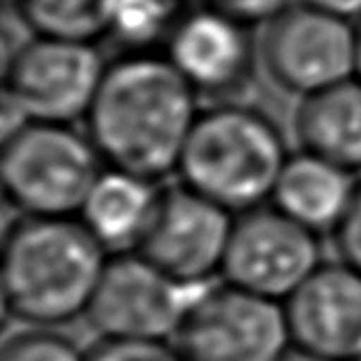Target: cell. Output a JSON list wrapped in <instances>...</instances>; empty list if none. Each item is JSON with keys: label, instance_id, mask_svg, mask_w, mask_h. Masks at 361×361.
Returning <instances> with one entry per match:
<instances>
[{"label": "cell", "instance_id": "1", "mask_svg": "<svg viewBox=\"0 0 361 361\" xmlns=\"http://www.w3.org/2000/svg\"><path fill=\"white\" fill-rule=\"evenodd\" d=\"M197 97L167 55L126 53L106 66L85 117L87 135L108 169L156 183L176 172Z\"/></svg>", "mask_w": 361, "mask_h": 361}, {"label": "cell", "instance_id": "2", "mask_svg": "<svg viewBox=\"0 0 361 361\" xmlns=\"http://www.w3.org/2000/svg\"><path fill=\"white\" fill-rule=\"evenodd\" d=\"M108 256L78 217L21 215L3 240L5 311L25 327L87 316Z\"/></svg>", "mask_w": 361, "mask_h": 361}, {"label": "cell", "instance_id": "3", "mask_svg": "<svg viewBox=\"0 0 361 361\" xmlns=\"http://www.w3.org/2000/svg\"><path fill=\"white\" fill-rule=\"evenodd\" d=\"M286 160V142L272 119L238 103H217L199 110L176 172L183 185L240 215L272 199Z\"/></svg>", "mask_w": 361, "mask_h": 361}, {"label": "cell", "instance_id": "4", "mask_svg": "<svg viewBox=\"0 0 361 361\" xmlns=\"http://www.w3.org/2000/svg\"><path fill=\"white\" fill-rule=\"evenodd\" d=\"M90 135L71 123L27 121L3 137L0 178L7 202L30 217H78L106 172Z\"/></svg>", "mask_w": 361, "mask_h": 361}, {"label": "cell", "instance_id": "5", "mask_svg": "<svg viewBox=\"0 0 361 361\" xmlns=\"http://www.w3.org/2000/svg\"><path fill=\"white\" fill-rule=\"evenodd\" d=\"M169 343L180 361H279L290 336L283 304L222 281L195 298Z\"/></svg>", "mask_w": 361, "mask_h": 361}, {"label": "cell", "instance_id": "6", "mask_svg": "<svg viewBox=\"0 0 361 361\" xmlns=\"http://www.w3.org/2000/svg\"><path fill=\"white\" fill-rule=\"evenodd\" d=\"M259 55L281 90L309 97L357 75V25L300 0L265 23Z\"/></svg>", "mask_w": 361, "mask_h": 361}, {"label": "cell", "instance_id": "7", "mask_svg": "<svg viewBox=\"0 0 361 361\" xmlns=\"http://www.w3.org/2000/svg\"><path fill=\"white\" fill-rule=\"evenodd\" d=\"M106 66L97 44L35 35L7 58L3 94L27 121L71 123L87 117Z\"/></svg>", "mask_w": 361, "mask_h": 361}, {"label": "cell", "instance_id": "8", "mask_svg": "<svg viewBox=\"0 0 361 361\" xmlns=\"http://www.w3.org/2000/svg\"><path fill=\"white\" fill-rule=\"evenodd\" d=\"M206 286H185L137 252L110 254L87 309L101 338L172 341Z\"/></svg>", "mask_w": 361, "mask_h": 361}, {"label": "cell", "instance_id": "9", "mask_svg": "<svg viewBox=\"0 0 361 361\" xmlns=\"http://www.w3.org/2000/svg\"><path fill=\"white\" fill-rule=\"evenodd\" d=\"M322 263L320 235L277 208H254L233 220L222 279L283 304Z\"/></svg>", "mask_w": 361, "mask_h": 361}, {"label": "cell", "instance_id": "10", "mask_svg": "<svg viewBox=\"0 0 361 361\" xmlns=\"http://www.w3.org/2000/svg\"><path fill=\"white\" fill-rule=\"evenodd\" d=\"M233 220L229 211L188 185H169L158 190L135 252L185 286H208L222 272Z\"/></svg>", "mask_w": 361, "mask_h": 361}, {"label": "cell", "instance_id": "11", "mask_svg": "<svg viewBox=\"0 0 361 361\" xmlns=\"http://www.w3.org/2000/svg\"><path fill=\"white\" fill-rule=\"evenodd\" d=\"M290 345L329 361H361V272L322 261L283 302Z\"/></svg>", "mask_w": 361, "mask_h": 361}, {"label": "cell", "instance_id": "12", "mask_svg": "<svg viewBox=\"0 0 361 361\" xmlns=\"http://www.w3.org/2000/svg\"><path fill=\"white\" fill-rule=\"evenodd\" d=\"M165 55L197 94L226 97L250 82L256 44L250 25L202 5L180 16Z\"/></svg>", "mask_w": 361, "mask_h": 361}, {"label": "cell", "instance_id": "13", "mask_svg": "<svg viewBox=\"0 0 361 361\" xmlns=\"http://www.w3.org/2000/svg\"><path fill=\"white\" fill-rule=\"evenodd\" d=\"M298 147L345 172H361V80L302 97L293 119Z\"/></svg>", "mask_w": 361, "mask_h": 361}, {"label": "cell", "instance_id": "14", "mask_svg": "<svg viewBox=\"0 0 361 361\" xmlns=\"http://www.w3.org/2000/svg\"><path fill=\"white\" fill-rule=\"evenodd\" d=\"M353 174L311 154L288 156L272 206L313 233L334 231L355 190Z\"/></svg>", "mask_w": 361, "mask_h": 361}, {"label": "cell", "instance_id": "15", "mask_svg": "<svg viewBox=\"0 0 361 361\" xmlns=\"http://www.w3.org/2000/svg\"><path fill=\"white\" fill-rule=\"evenodd\" d=\"M158 190L151 180L106 169L85 199L78 220L108 254L135 252L154 213Z\"/></svg>", "mask_w": 361, "mask_h": 361}, {"label": "cell", "instance_id": "16", "mask_svg": "<svg viewBox=\"0 0 361 361\" xmlns=\"http://www.w3.org/2000/svg\"><path fill=\"white\" fill-rule=\"evenodd\" d=\"M119 0H14L16 16L39 37L92 42L110 35Z\"/></svg>", "mask_w": 361, "mask_h": 361}, {"label": "cell", "instance_id": "17", "mask_svg": "<svg viewBox=\"0 0 361 361\" xmlns=\"http://www.w3.org/2000/svg\"><path fill=\"white\" fill-rule=\"evenodd\" d=\"M183 14L180 0H119L110 37L126 46L128 53H151L154 44H167Z\"/></svg>", "mask_w": 361, "mask_h": 361}, {"label": "cell", "instance_id": "18", "mask_svg": "<svg viewBox=\"0 0 361 361\" xmlns=\"http://www.w3.org/2000/svg\"><path fill=\"white\" fill-rule=\"evenodd\" d=\"M0 361H87V353L58 327L21 325L5 338Z\"/></svg>", "mask_w": 361, "mask_h": 361}, {"label": "cell", "instance_id": "19", "mask_svg": "<svg viewBox=\"0 0 361 361\" xmlns=\"http://www.w3.org/2000/svg\"><path fill=\"white\" fill-rule=\"evenodd\" d=\"M87 361H180L167 341L101 338L87 353Z\"/></svg>", "mask_w": 361, "mask_h": 361}, {"label": "cell", "instance_id": "20", "mask_svg": "<svg viewBox=\"0 0 361 361\" xmlns=\"http://www.w3.org/2000/svg\"><path fill=\"white\" fill-rule=\"evenodd\" d=\"M331 233H334L338 261H343L353 270L361 272V180L355 183L345 213Z\"/></svg>", "mask_w": 361, "mask_h": 361}, {"label": "cell", "instance_id": "21", "mask_svg": "<svg viewBox=\"0 0 361 361\" xmlns=\"http://www.w3.org/2000/svg\"><path fill=\"white\" fill-rule=\"evenodd\" d=\"M204 5L254 27L272 21L274 16L293 5V0H204Z\"/></svg>", "mask_w": 361, "mask_h": 361}, {"label": "cell", "instance_id": "22", "mask_svg": "<svg viewBox=\"0 0 361 361\" xmlns=\"http://www.w3.org/2000/svg\"><path fill=\"white\" fill-rule=\"evenodd\" d=\"M302 3H309L318 9H325V12L350 18V21L355 16H361V0H302Z\"/></svg>", "mask_w": 361, "mask_h": 361}, {"label": "cell", "instance_id": "23", "mask_svg": "<svg viewBox=\"0 0 361 361\" xmlns=\"http://www.w3.org/2000/svg\"><path fill=\"white\" fill-rule=\"evenodd\" d=\"M279 361H329V359H322V357H318V355L307 353V350H300V348H295V345H290V348L286 350V355H283Z\"/></svg>", "mask_w": 361, "mask_h": 361}, {"label": "cell", "instance_id": "24", "mask_svg": "<svg viewBox=\"0 0 361 361\" xmlns=\"http://www.w3.org/2000/svg\"><path fill=\"white\" fill-rule=\"evenodd\" d=\"M357 78L361 80V18L357 25Z\"/></svg>", "mask_w": 361, "mask_h": 361}]
</instances>
